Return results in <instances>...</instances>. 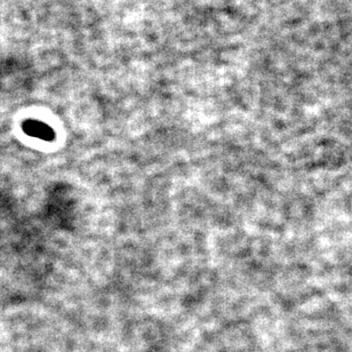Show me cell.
I'll use <instances>...</instances> for the list:
<instances>
[{
	"mask_svg": "<svg viewBox=\"0 0 352 352\" xmlns=\"http://www.w3.org/2000/svg\"><path fill=\"white\" fill-rule=\"evenodd\" d=\"M23 131L28 135L44 140V141H53L54 139L53 129L44 122H38V120H27L23 124Z\"/></svg>",
	"mask_w": 352,
	"mask_h": 352,
	"instance_id": "6da1fadb",
	"label": "cell"
}]
</instances>
